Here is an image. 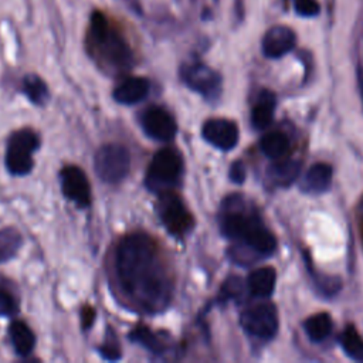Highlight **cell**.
Returning <instances> with one entry per match:
<instances>
[{
	"label": "cell",
	"mask_w": 363,
	"mask_h": 363,
	"mask_svg": "<svg viewBox=\"0 0 363 363\" xmlns=\"http://www.w3.org/2000/svg\"><path fill=\"white\" fill-rule=\"evenodd\" d=\"M115 269L123 294L135 306L152 313L169 305L172 278L147 234L132 233L121 240L115 252Z\"/></svg>",
	"instance_id": "obj_1"
},
{
	"label": "cell",
	"mask_w": 363,
	"mask_h": 363,
	"mask_svg": "<svg viewBox=\"0 0 363 363\" xmlns=\"http://www.w3.org/2000/svg\"><path fill=\"white\" fill-rule=\"evenodd\" d=\"M88 45L98 62L108 68L109 72L123 74L129 71L133 64V55L129 45L122 35L109 26L108 20L99 11L92 14Z\"/></svg>",
	"instance_id": "obj_2"
},
{
	"label": "cell",
	"mask_w": 363,
	"mask_h": 363,
	"mask_svg": "<svg viewBox=\"0 0 363 363\" xmlns=\"http://www.w3.org/2000/svg\"><path fill=\"white\" fill-rule=\"evenodd\" d=\"M183 173V159L176 149L164 147L155 153L146 172L145 183L156 193L169 191Z\"/></svg>",
	"instance_id": "obj_3"
},
{
	"label": "cell",
	"mask_w": 363,
	"mask_h": 363,
	"mask_svg": "<svg viewBox=\"0 0 363 363\" xmlns=\"http://www.w3.org/2000/svg\"><path fill=\"white\" fill-rule=\"evenodd\" d=\"M40 145L34 130L24 128L14 132L7 142L6 166L11 174L23 176L33 169V153Z\"/></svg>",
	"instance_id": "obj_4"
},
{
	"label": "cell",
	"mask_w": 363,
	"mask_h": 363,
	"mask_svg": "<svg viewBox=\"0 0 363 363\" xmlns=\"http://www.w3.org/2000/svg\"><path fill=\"white\" fill-rule=\"evenodd\" d=\"M94 166L101 180L105 183H118L129 172L130 155L125 146L109 143L95 153Z\"/></svg>",
	"instance_id": "obj_5"
},
{
	"label": "cell",
	"mask_w": 363,
	"mask_h": 363,
	"mask_svg": "<svg viewBox=\"0 0 363 363\" xmlns=\"http://www.w3.org/2000/svg\"><path fill=\"white\" fill-rule=\"evenodd\" d=\"M156 208L162 223L172 235L183 237L191 230L194 220L176 193L170 190L160 193Z\"/></svg>",
	"instance_id": "obj_6"
},
{
	"label": "cell",
	"mask_w": 363,
	"mask_h": 363,
	"mask_svg": "<svg viewBox=\"0 0 363 363\" xmlns=\"http://www.w3.org/2000/svg\"><path fill=\"white\" fill-rule=\"evenodd\" d=\"M242 329L258 339L268 340L278 332V312L272 303L255 305L241 315Z\"/></svg>",
	"instance_id": "obj_7"
},
{
	"label": "cell",
	"mask_w": 363,
	"mask_h": 363,
	"mask_svg": "<svg viewBox=\"0 0 363 363\" xmlns=\"http://www.w3.org/2000/svg\"><path fill=\"white\" fill-rule=\"evenodd\" d=\"M180 77L190 89L201 94L208 99H213L220 94V75L201 62L184 64L180 69Z\"/></svg>",
	"instance_id": "obj_8"
},
{
	"label": "cell",
	"mask_w": 363,
	"mask_h": 363,
	"mask_svg": "<svg viewBox=\"0 0 363 363\" xmlns=\"http://www.w3.org/2000/svg\"><path fill=\"white\" fill-rule=\"evenodd\" d=\"M142 128L145 133L160 142H169L174 138L177 132V125L174 118L162 106H149L142 113Z\"/></svg>",
	"instance_id": "obj_9"
},
{
	"label": "cell",
	"mask_w": 363,
	"mask_h": 363,
	"mask_svg": "<svg viewBox=\"0 0 363 363\" xmlns=\"http://www.w3.org/2000/svg\"><path fill=\"white\" fill-rule=\"evenodd\" d=\"M61 189L64 196L79 207H88L91 203V187L85 173L78 166H65L61 170Z\"/></svg>",
	"instance_id": "obj_10"
},
{
	"label": "cell",
	"mask_w": 363,
	"mask_h": 363,
	"mask_svg": "<svg viewBox=\"0 0 363 363\" xmlns=\"http://www.w3.org/2000/svg\"><path fill=\"white\" fill-rule=\"evenodd\" d=\"M203 138L221 150L233 149L238 142V128L233 121L214 118L203 125Z\"/></svg>",
	"instance_id": "obj_11"
},
{
	"label": "cell",
	"mask_w": 363,
	"mask_h": 363,
	"mask_svg": "<svg viewBox=\"0 0 363 363\" xmlns=\"http://www.w3.org/2000/svg\"><path fill=\"white\" fill-rule=\"evenodd\" d=\"M295 45V33L285 26L269 28L262 38V52L268 58H279L288 54Z\"/></svg>",
	"instance_id": "obj_12"
},
{
	"label": "cell",
	"mask_w": 363,
	"mask_h": 363,
	"mask_svg": "<svg viewBox=\"0 0 363 363\" xmlns=\"http://www.w3.org/2000/svg\"><path fill=\"white\" fill-rule=\"evenodd\" d=\"M150 84L146 78L130 77L122 81L113 91V98L116 102L123 105H133L140 102L149 94Z\"/></svg>",
	"instance_id": "obj_13"
},
{
	"label": "cell",
	"mask_w": 363,
	"mask_h": 363,
	"mask_svg": "<svg viewBox=\"0 0 363 363\" xmlns=\"http://www.w3.org/2000/svg\"><path fill=\"white\" fill-rule=\"evenodd\" d=\"M275 104H277V99L274 92L264 89L258 94V98L251 109V123L254 128L264 129L271 123L274 118Z\"/></svg>",
	"instance_id": "obj_14"
},
{
	"label": "cell",
	"mask_w": 363,
	"mask_h": 363,
	"mask_svg": "<svg viewBox=\"0 0 363 363\" xmlns=\"http://www.w3.org/2000/svg\"><path fill=\"white\" fill-rule=\"evenodd\" d=\"M277 282V274L272 267H262L252 271L247 279V285L250 292L254 296L268 298L274 289Z\"/></svg>",
	"instance_id": "obj_15"
},
{
	"label": "cell",
	"mask_w": 363,
	"mask_h": 363,
	"mask_svg": "<svg viewBox=\"0 0 363 363\" xmlns=\"http://www.w3.org/2000/svg\"><path fill=\"white\" fill-rule=\"evenodd\" d=\"M332 182V167L326 163L312 164L305 177L302 189L309 193H323L329 189Z\"/></svg>",
	"instance_id": "obj_16"
},
{
	"label": "cell",
	"mask_w": 363,
	"mask_h": 363,
	"mask_svg": "<svg viewBox=\"0 0 363 363\" xmlns=\"http://www.w3.org/2000/svg\"><path fill=\"white\" fill-rule=\"evenodd\" d=\"M9 335L14 350L20 356H28L35 345V337L31 329L21 320H14L9 328Z\"/></svg>",
	"instance_id": "obj_17"
},
{
	"label": "cell",
	"mask_w": 363,
	"mask_h": 363,
	"mask_svg": "<svg viewBox=\"0 0 363 363\" xmlns=\"http://www.w3.org/2000/svg\"><path fill=\"white\" fill-rule=\"evenodd\" d=\"M261 150L267 157L279 160L289 153L291 143L282 132H269L261 139Z\"/></svg>",
	"instance_id": "obj_18"
},
{
	"label": "cell",
	"mask_w": 363,
	"mask_h": 363,
	"mask_svg": "<svg viewBox=\"0 0 363 363\" xmlns=\"http://www.w3.org/2000/svg\"><path fill=\"white\" fill-rule=\"evenodd\" d=\"M301 170V163L291 159H279L269 167V174L272 180L281 186H288L298 177Z\"/></svg>",
	"instance_id": "obj_19"
},
{
	"label": "cell",
	"mask_w": 363,
	"mask_h": 363,
	"mask_svg": "<svg viewBox=\"0 0 363 363\" xmlns=\"http://www.w3.org/2000/svg\"><path fill=\"white\" fill-rule=\"evenodd\" d=\"M332 330V319L329 313L319 312L309 316L305 322V332L312 342H322Z\"/></svg>",
	"instance_id": "obj_20"
},
{
	"label": "cell",
	"mask_w": 363,
	"mask_h": 363,
	"mask_svg": "<svg viewBox=\"0 0 363 363\" xmlns=\"http://www.w3.org/2000/svg\"><path fill=\"white\" fill-rule=\"evenodd\" d=\"M340 345L349 357L354 360L363 359V339L360 337L354 326L352 325L346 326V329L340 336Z\"/></svg>",
	"instance_id": "obj_21"
},
{
	"label": "cell",
	"mask_w": 363,
	"mask_h": 363,
	"mask_svg": "<svg viewBox=\"0 0 363 363\" xmlns=\"http://www.w3.org/2000/svg\"><path fill=\"white\" fill-rule=\"evenodd\" d=\"M21 245V235L14 228L0 230V264L16 255Z\"/></svg>",
	"instance_id": "obj_22"
},
{
	"label": "cell",
	"mask_w": 363,
	"mask_h": 363,
	"mask_svg": "<svg viewBox=\"0 0 363 363\" xmlns=\"http://www.w3.org/2000/svg\"><path fill=\"white\" fill-rule=\"evenodd\" d=\"M23 89L26 92V95L30 98V101L37 105H43L48 99L47 85L37 75H33V74L27 75L23 82Z\"/></svg>",
	"instance_id": "obj_23"
},
{
	"label": "cell",
	"mask_w": 363,
	"mask_h": 363,
	"mask_svg": "<svg viewBox=\"0 0 363 363\" xmlns=\"http://www.w3.org/2000/svg\"><path fill=\"white\" fill-rule=\"evenodd\" d=\"M130 339H133L135 342H139L140 345H143L146 349L155 352V353H160V350L163 349L162 343L155 337V335L146 328V326H139L132 335Z\"/></svg>",
	"instance_id": "obj_24"
},
{
	"label": "cell",
	"mask_w": 363,
	"mask_h": 363,
	"mask_svg": "<svg viewBox=\"0 0 363 363\" xmlns=\"http://www.w3.org/2000/svg\"><path fill=\"white\" fill-rule=\"evenodd\" d=\"M17 309L16 299L7 291L0 289V316H13Z\"/></svg>",
	"instance_id": "obj_25"
},
{
	"label": "cell",
	"mask_w": 363,
	"mask_h": 363,
	"mask_svg": "<svg viewBox=\"0 0 363 363\" xmlns=\"http://www.w3.org/2000/svg\"><path fill=\"white\" fill-rule=\"evenodd\" d=\"M295 10L303 17H312L319 13V3L316 0H296Z\"/></svg>",
	"instance_id": "obj_26"
},
{
	"label": "cell",
	"mask_w": 363,
	"mask_h": 363,
	"mask_svg": "<svg viewBox=\"0 0 363 363\" xmlns=\"http://www.w3.org/2000/svg\"><path fill=\"white\" fill-rule=\"evenodd\" d=\"M230 179L234 182V183H242L244 179H245V166L242 162L237 160L231 164L230 167Z\"/></svg>",
	"instance_id": "obj_27"
},
{
	"label": "cell",
	"mask_w": 363,
	"mask_h": 363,
	"mask_svg": "<svg viewBox=\"0 0 363 363\" xmlns=\"http://www.w3.org/2000/svg\"><path fill=\"white\" fill-rule=\"evenodd\" d=\"M99 353L108 359V360H116L121 357V350L116 345H111V343H106L102 347H99Z\"/></svg>",
	"instance_id": "obj_28"
},
{
	"label": "cell",
	"mask_w": 363,
	"mask_h": 363,
	"mask_svg": "<svg viewBox=\"0 0 363 363\" xmlns=\"http://www.w3.org/2000/svg\"><path fill=\"white\" fill-rule=\"evenodd\" d=\"M81 316H82V325H84V328H89L91 323H92V320H94L95 312H94L92 308L85 306V308L82 309V315H81Z\"/></svg>",
	"instance_id": "obj_29"
},
{
	"label": "cell",
	"mask_w": 363,
	"mask_h": 363,
	"mask_svg": "<svg viewBox=\"0 0 363 363\" xmlns=\"http://www.w3.org/2000/svg\"><path fill=\"white\" fill-rule=\"evenodd\" d=\"M360 84H362V94H363V75H362V78H360Z\"/></svg>",
	"instance_id": "obj_30"
}]
</instances>
